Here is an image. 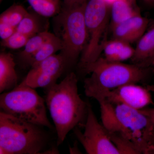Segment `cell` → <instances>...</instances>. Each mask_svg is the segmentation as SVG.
I'll use <instances>...</instances> for the list:
<instances>
[{"label": "cell", "mask_w": 154, "mask_h": 154, "mask_svg": "<svg viewBox=\"0 0 154 154\" xmlns=\"http://www.w3.org/2000/svg\"><path fill=\"white\" fill-rule=\"evenodd\" d=\"M45 89L44 99L55 125L59 146L70 131L84 127L88 103L80 97L77 76L72 72L60 83Z\"/></svg>", "instance_id": "obj_1"}, {"label": "cell", "mask_w": 154, "mask_h": 154, "mask_svg": "<svg viewBox=\"0 0 154 154\" xmlns=\"http://www.w3.org/2000/svg\"><path fill=\"white\" fill-rule=\"evenodd\" d=\"M81 69L92 74L85 79L84 89L86 96L93 98L103 91L124 85L146 82L154 72L153 67L109 61L101 57Z\"/></svg>", "instance_id": "obj_2"}, {"label": "cell", "mask_w": 154, "mask_h": 154, "mask_svg": "<svg viewBox=\"0 0 154 154\" xmlns=\"http://www.w3.org/2000/svg\"><path fill=\"white\" fill-rule=\"evenodd\" d=\"M87 2L63 5L59 14L53 19L54 34L61 42L60 54L66 68L76 63L88 43L89 35L85 18Z\"/></svg>", "instance_id": "obj_3"}, {"label": "cell", "mask_w": 154, "mask_h": 154, "mask_svg": "<svg viewBox=\"0 0 154 154\" xmlns=\"http://www.w3.org/2000/svg\"><path fill=\"white\" fill-rule=\"evenodd\" d=\"M41 127L1 111L0 154L40 153L48 142Z\"/></svg>", "instance_id": "obj_4"}, {"label": "cell", "mask_w": 154, "mask_h": 154, "mask_svg": "<svg viewBox=\"0 0 154 154\" xmlns=\"http://www.w3.org/2000/svg\"><path fill=\"white\" fill-rule=\"evenodd\" d=\"M1 111L40 126L53 128L48 118L45 100L34 89L19 84L0 96Z\"/></svg>", "instance_id": "obj_5"}, {"label": "cell", "mask_w": 154, "mask_h": 154, "mask_svg": "<svg viewBox=\"0 0 154 154\" xmlns=\"http://www.w3.org/2000/svg\"><path fill=\"white\" fill-rule=\"evenodd\" d=\"M110 15V6L104 0L87 1L85 18L89 40L80 58V69L100 57Z\"/></svg>", "instance_id": "obj_6"}, {"label": "cell", "mask_w": 154, "mask_h": 154, "mask_svg": "<svg viewBox=\"0 0 154 154\" xmlns=\"http://www.w3.org/2000/svg\"><path fill=\"white\" fill-rule=\"evenodd\" d=\"M112 105L116 118L126 137L134 144L140 154H154L150 144L154 124L149 118L139 110L128 105Z\"/></svg>", "instance_id": "obj_7"}, {"label": "cell", "mask_w": 154, "mask_h": 154, "mask_svg": "<svg viewBox=\"0 0 154 154\" xmlns=\"http://www.w3.org/2000/svg\"><path fill=\"white\" fill-rule=\"evenodd\" d=\"M84 127V132L78 127L73 131L87 153L120 154L105 128L98 122L90 103H88V115Z\"/></svg>", "instance_id": "obj_8"}, {"label": "cell", "mask_w": 154, "mask_h": 154, "mask_svg": "<svg viewBox=\"0 0 154 154\" xmlns=\"http://www.w3.org/2000/svg\"><path fill=\"white\" fill-rule=\"evenodd\" d=\"M66 69L65 62L60 54H54L32 66L20 84L33 89H46L56 84Z\"/></svg>", "instance_id": "obj_9"}, {"label": "cell", "mask_w": 154, "mask_h": 154, "mask_svg": "<svg viewBox=\"0 0 154 154\" xmlns=\"http://www.w3.org/2000/svg\"><path fill=\"white\" fill-rule=\"evenodd\" d=\"M150 92L146 87L135 84H127L101 92L94 99L99 103L104 101L112 104H124L141 110L150 104H153Z\"/></svg>", "instance_id": "obj_10"}, {"label": "cell", "mask_w": 154, "mask_h": 154, "mask_svg": "<svg viewBox=\"0 0 154 154\" xmlns=\"http://www.w3.org/2000/svg\"><path fill=\"white\" fill-rule=\"evenodd\" d=\"M149 22L141 14L131 17L111 29L113 38L130 44L137 42L144 34Z\"/></svg>", "instance_id": "obj_11"}, {"label": "cell", "mask_w": 154, "mask_h": 154, "mask_svg": "<svg viewBox=\"0 0 154 154\" xmlns=\"http://www.w3.org/2000/svg\"><path fill=\"white\" fill-rule=\"evenodd\" d=\"M130 44L117 38L107 40L105 38L102 45L104 58L109 61L116 62L131 59L134 54L135 49Z\"/></svg>", "instance_id": "obj_12"}, {"label": "cell", "mask_w": 154, "mask_h": 154, "mask_svg": "<svg viewBox=\"0 0 154 154\" xmlns=\"http://www.w3.org/2000/svg\"><path fill=\"white\" fill-rule=\"evenodd\" d=\"M14 56L9 53L0 54V93L14 89L17 86L18 76Z\"/></svg>", "instance_id": "obj_13"}, {"label": "cell", "mask_w": 154, "mask_h": 154, "mask_svg": "<svg viewBox=\"0 0 154 154\" xmlns=\"http://www.w3.org/2000/svg\"><path fill=\"white\" fill-rule=\"evenodd\" d=\"M133 0H116L110 6V29L131 17L140 14Z\"/></svg>", "instance_id": "obj_14"}, {"label": "cell", "mask_w": 154, "mask_h": 154, "mask_svg": "<svg viewBox=\"0 0 154 154\" xmlns=\"http://www.w3.org/2000/svg\"><path fill=\"white\" fill-rule=\"evenodd\" d=\"M154 55V26L149 28L137 41L131 63L142 66Z\"/></svg>", "instance_id": "obj_15"}, {"label": "cell", "mask_w": 154, "mask_h": 154, "mask_svg": "<svg viewBox=\"0 0 154 154\" xmlns=\"http://www.w3.org/2000/svg\"><path fill=\"white\" fill-rule=\"evenodd\" d=\"M51 33L48 31H45L29 38L24 47V49L19 53L18 56L19 63L22 68L30 67V62L33 57L49 37Z\"/></svg>", "instance_id": "obj_16"}, {"label": "cell", "mask_w": 154, "mask_h": 154, "mask_svg": "<svg viewBox=\"0 0 154 154\" xmlns=\"http://www.w3.org/2000/svg\"><path fill=\"white\" fill-rule=\"evenodd\" d=\"M38 14L28 13L17 28V31L31 37L38 33L48 31L46 21Z\"/></svg>", "instance_id": "obj_17"}, {"label": "cell", "mask_w": 154, "mask_h": 154, "mask_svg": "<svg viewBox=\"0 0 154 154\" xmlns=\"http://www.w3.org/2000/svg\"><path fill=\"white\" fill-rule=\"evenodd\" d=\"M62 49L60 40L54 33H51L40 48L30 63V67L33 65L44 60L48 57L55 54L56 52Z\"/></svg>", "instance_id": "obj_18"}, {"label": "cell", "mask_w": 154, "mask_h": 154, "mask_svg": "<svg viewBox=\"0 0 154 154\" xmlns=\"http://www.w3.org/2000/svg\"><path fill=\"white\" fill-rule=\"evenodd\" d=\"M33 11L45 18L54 17L59 14L62 6L60 0H27Z\"/></svg>", "instance_id": "obj_19"}, {"label": "cell", "mask_w": 154, "mask_h": 154, "mask_svg": "<svg viewBox=\"0 0 154 154\" xmlns=\"http://www.w3.org/2000/svg\"><path fill=\"white\" fill-rule=\"evenodd\" d=\"M28 12L23 6L14 5L3 12L0 16V23L17 28Z\"/></svg>", "instance_id": "obj_20"}, {"label": "cell", "mask_w": 154, "mask_h": 154, "mask_svg": "<svg viewBox=\"0 0 154 154\" xmlns=\"http://www.w3.org/2000/svg\"><path fill=\"white\" fill-rule=\"evenodd\" d=\"M30 37L24 35L16 30L8 38L1 42V45L4 47L12 49H17L25 47Z\"/></svg>", "instance_id": "obj_21"}, {"label": "cell", "mask_w": 154, "mask_h": 154, "mask_svg": "<svg viewBox=\"0 0 154 154\" xmlns=\"http://www.w3.org/2000/svg\"><path fill=\"white\" fill-rule=\"evenodd\" d=\"M17 30V28L5 23H0V37L2 40L12 36Z\"/></svg>", "instance_id": "obj_22"}, {"label": "cell", "mask_w": 154, "mask_h": 154, "mask_svg": "<svg viewBox=\"0 0 154 154\" xmlns=\"http://www.w3.org/2000/svg\"><path fill=\"white\" fill-rule=\"evenodd\" d=\"M139 110L142 113L149 117L154 124V108H149L145 107Z\"/></svg>", "instance_id": "obj_23"}, {"label": "cell", "mask_w": 154, "mask_h": 154, "mask_svg": "<svg viewBox=\"0 0 154 154\" xmlns=\"http://www.w3.org/2000/svg\"><path fill=\"white\" fill-rule=\"evenodd\" d=\"M87 0H63V5L67 6L73 5L77 4L86 2Z\"/></svg>", "instance_id": "obj_24"}, {"label": "cell", "mask_w": 154, "mask_h": 154, "mask_svg": "<svg viewBox=\"0 0 154 154\" xmlns=\"http://www.w3.org/2000/svg\"><path fill=\"white\" fill-rule=\"evenodd\" d=\"M142 66L143 67H153L154 68V55L150 59L148 60L146 62L143 64Z\"/></svg>", "instance_id": "obj_25"}, {"label": "cell", "mask_w": 154, "mask_h": 154, "mask_svg": "<svg viewBox=\"0 0 154 154\" xmlns=\"http://www.w3.org/2000/svg\"><path fill=\"white\" fill-rule=\"evenodd\" d=\"M146 87L149 91H150V92L152 91V92H154V85H147Z\"/></svg>", "instance_id": "obj_26"}, {"label": "cell", "mask_w": 154, "mask_h": 154, "mask_svg": "<svg viewBox=\"0 0 154 154\" xmlns=\"http://www.w3.org/2000/svg\"><path fill=\"white\" fill-rule=\"evenodd\" d=\"M150 143L154 149V131L152 134L151 138Z\"/></svg>", "instance_id": "obj_27"}, {"label": "cell", "mask_w": 154, "mask_h": 154, "mask_svg": "<svg viewBox=\"0 0 154 154\" xmlns=\"http://www.w3.org/2000/svg\"><path fill=\"white\" fill-rule=\"evenodd\" d=\"M104 1H105V2L110 6V5H111L113 2L116 1V0H104Z\"/></svg>", "instance_id": "obj_28"}, {"label": "cell", "mask_w": 154, "mask_h": 154, "mask_svg": "<svg viewBox=\"0 0 154 154\" xmlns=\"http://www.w3.org/2000/svg\"><path fill=\"white\" fill-rule=\"evenodd\" d=\"M146 2L154 5V0H144Z\"/></svg>", "instance_id": "obj_29"}, {"label": "cell", "mask_w": 154, "mask_h": 154, "mask_svg": "<svg viewBox=\"0 0 154 154\" xmlns=\"http://www.w3.org/2000/svg\"><path fill=\"white\" fill-rule=\"evenodd\" d=\"M149 28H152V27L154 26V20H153L151 22H149Z\"/></svg>", "instance_id": "obj_30"}, {"label": "cell", "mask_w": 154, "mask_h": 154, "mask_svg": "<svg viewBox=\"0 0 154 154\" xmlns=\"http://www.w3.org/2000/svg\"><path fill=\"white\" fill-rule=\"evenodd\" d=\"M1 1H2V0H1Z\"/></svg>", "instance_id": "obj_31"}]
</instances>
